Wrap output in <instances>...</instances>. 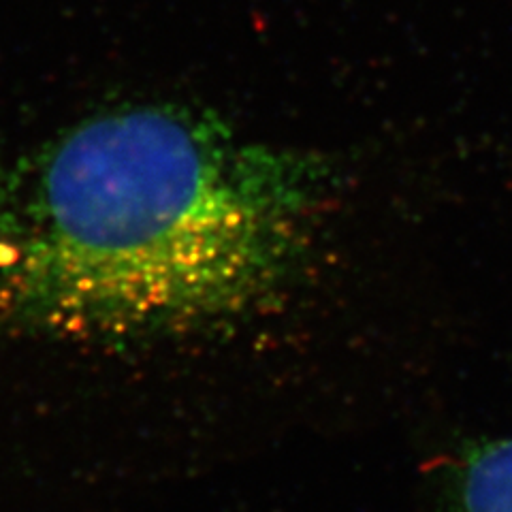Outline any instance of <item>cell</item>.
Returning a JSON list of instances; mask_svg holds the SVG:
<instances>
[{
    "instance_id": "1",
    "label": "cell",
    "mask_w": 512,
    "mask_h": 512,
    "mask_svg": "<svg viewBox=\"0 0 512 512\" xmlns=\"http://www.w3.org/2000/svg\"><path fill=\"white\" fill-rule=\"evenodd\" d=\"M335 188L323 156L180 105L103 111L0 169V256L39 312L118 342L274 301Z\"/></svg>"
},
{
    "instance_id": "2",
    "label": "cell",
    "mask_w": 512,
    "mask_h": 512,
    "mask_svg": "<svg viewBox=\"0 0 512 512\" xmlns=\"http://www.w3.org/2000/svg\"><path fill=\"white\" fill-rule=\"evenodd\" d=\"M453 512H512V438L478 442L463 453Z\"/></svg>"
}]
</instances>
